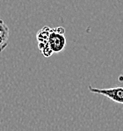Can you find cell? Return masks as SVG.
<instances>
[{
  "mask_svg": "<svg viewBox=\"0 0 123 131\" xmlns=\"http://www.w3.org/2000/svg\"><path fill=\"white\" fill-rule=\"evenodd\" d=\"M65 30L63 27H59L51 28L48 39V44L52 53H58L63 50L66 46Z\"/></svg>",
  "mask_w": 123,
  "mask_h": 131,
  "instance_id": "1",
  "label": "cell"
},
{
  "mask_svg": "<svg viewBox=\"0 0 123 131\" xmlns=\"http://www.w3.org/2000/svg\"><path fill=\"white\" fill-rule=\"evenodd\" d=\"M89 91L92 93L100 94V95L106 96L111 100L119 104H123V87L117 86L112 88H94L92 85H89Z\"/></svg>",
  "mask_w": 123,
  "mask_h": 131,
  "instance_id": "2",
  "label": "cell"
},
{
  "mask_svg": "<svg viewBox=\"0 0 123 131\" xmlns=\"http://www.w3.org/2000/svg\"><path fill=\"white\" fill-rule=\"evenodd\" d=\"M50 29L51 28L48 27H44L38 32L37 36H36L38 41V47H39L40 50L42 52L43 56H46V57H48V56H50L53 54L48 44V35H49Z\"/></svg>",
  "mask_w": 123,
  "mask_h": 131,
  "instance_id": "3",
  "label": "cell"
},
{
  "mask_svg": "<svg viewBox=\"0 0 123 131\" xmlns=\"http://www.w3.org/2000/svg\"><path fill=\"white\" fill-rule=\"evenodd\" d=\"M9 36V27L2 19H0V53L7 47Z\"/></svg>",
  "mask_w": 123,
  "mask_h": 131,
  "instance_id": "4",
  "label": "cell"
}]
</instances>
